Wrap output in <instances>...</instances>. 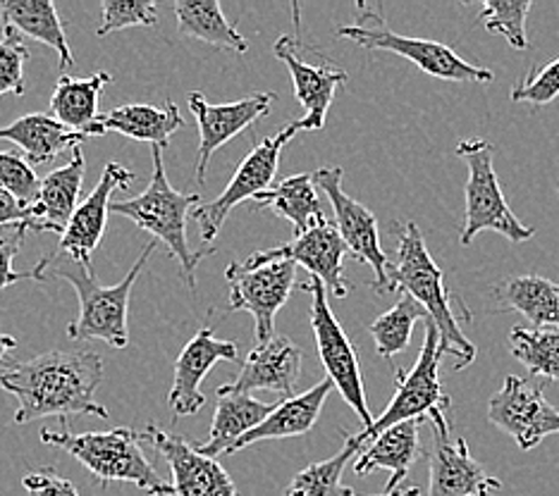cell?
<instances>
[{
	"instance_id": "6da1fadb",
	"label": "cell",
	"mask_w": 559,
	"mask_h": 496,
	"mask_svg": "<svg viewBox=\"0 0 559 496\" xmlns=\"http://www.w3.org/2000/svg\"><path fill=\"white\" fill-rule=\"evenodd\" d=\"M100 382L104 359L96 351H48L0 367V389L17 399V425L41 418L68 423L72 415L108 420V409L96 401Z\"/></svg>"
},
{
	"instance_id": "7a4b0ae2",
	"label": "cell",
	"mask_w": 559,
	"mask_h": 496,
	"mask_svg": "<svg viewBox=\"0 0 559 496\" xmlns=\"http://www.w3.org/2000/svg\"><path fill=\"white\" fill-rule=\"evenodd\" d=\"M158 249V241H151L144 246L142 256L136 258L132 270L127 273L122 282L116 287H100L96 275L92 273V265L78 263L66 256H46L41 261L44 275L60 277L74 287L80 297V315L78 320L70 323L68 337L72 341H106L112 349H124L130 343V327H127V311H130V294L136 285L139 275H142L146 261L154 256Z\"/></svg>"
},
{
	"instance_id": "3957f363",
	"label": "cell",
	"mask_w": 559,
	"mask_h": 496,
	"mask_svg": "<svg viewBox=\"0 0 559 496\" xmlns=\"http://www.w3.org/2000/svg\"><path fill=\"white\" fill-rule=\"evenodd\" d=\"M390 279L392 289L409 294L428 311L430 323L440 332L444 355L456 359L454 371L472 365L476 359V343L462 332L460 320L452 313V297L444 287V275L430 256L416 222L397 225V265H392Z\"/></svg>"
},
{
	"instance_id": "277c9868",
	"label": "cell",
	"mask_w": 559,
	"mask_h": 496,
	"mask_svg": "<svg viewBox=\"0 0 559 496\" xmlns=\"http://www.w3.org/2000/svg\"><path fill=\"white\" fill-rule=\"evenodd\" d=\"M163 146H151V162H154V172H151V182L144 194L127 201H116L110 206L112 215H122V218L132 220L139 229H144L154 241L168 249L170 256L180 261L189 289H197V265L201 258H206L213 249L192 251L187 241V220L199 206V194H182L177 191L165 174L163 162Z\"/></svg>"
},
{
	"instance_id": "5b68a950",
	"label": "cell",
	"mask_w": 559,
	"mask_h": 496,
	"mask_svg": "<svg viewBox=\"0 0 559 496\" xmlns=\"http://www.w3.org/2000/svg\"><path fill=\"white\" fill-rule=\"evenodd\" d=\"M41 441L70 453L104 485L130 482L148 496H173V485L156 473L142 449V432H134L132 427L82 432V435L41 430Z\"/></svg>"
},
{
	"instance_id": "8992f818",
	"label": "cell",
	"mask_w": 559,
	"mask_h": 496,
	"mask_svg": "<svg viewBox=\"0 0 559 496\" xmlns=\"http://www.w3.org/2000/svg\"><path fill=\"white\" fill-rule=\"evenodd\" d=\"M456 156L466 162V218L462 225L460 244L468 246L480 232H498L514 244H524L533 239L536 229L521 225L507 203L502 186L495 172L492 156L495 146L486 138H466L456 144Z\"/></svg>"
},
{
	"instance_id": "52a82bcc",
	"label": "cell",
	"mask_w": 559,
	"mask_h": 496,
	"mask_svg": "<svg viewBox=\"0 0 559 496\" xmlns=\"http://www.w3.org/2000/svg\"><path fill=\"white\" fill-rule=\"evenodd\" d=\"M442 347H440V332L438 327L426 320V335L424 347L414 367L409 373L397 371V391L392 397L388 409L373 420V425L361 430L359 437L366 444L368 439H376L380 432L395 427L406 420H430V425L440 430H450V423L444 420V411L450 409L452 401L442 389L440 382V361H442Z\"/></svg>"
},
{
	"instance_id": "ba28073f",
	"label": "cell",
	"mask_w": 559,
	"mask_h": 496,
	"mask_svg": "<svg viewBox=\"0 0 559 496\" xmlns=\"http://www.w3.org/2000/svg\"><path fill=\"white\" fill-rule=\"evenodd\" d=\"M340 38L357 44L364 50H385L397 53L414 65L444 82H492V72L478 68L474 62H466L460 53H454L450 46L428 41V38H412L390 32L383 17L378 12L361 5V17L357 24L337 29Z\"/></svg>"
},
{
	"instance_id": "9c48e42d",
	"label": "cell",
	"mask_w": 559,
	"mask_h": 496,
	"mask_svg": "<svg viewBox=\"0 0 559 496\" xmlns=\"http://www.w3.org/2000/svg\"><path fill=\"white\" fill-rule=\"evenodd\" d=\"M225 279L230 282L227 313H251L257 323V341L273 339L275 315L297 287V263L287 258L265 261L257 251L245 263L227 265Z\"/></svg>"
},
{
	"instance_id": "30bf717a",
	"label": "cell",
	"mask_w": 559,
	"mask_h": 496,
	"mask_svg": "<svg viewBox=\"0 0 559 496\" xmlns=\"http://www.w3.org/2000/svg\"><path fill=\"white\" fill-rule=\"evenodd\" d=\"M311 294V327L316 335V347H319L321 365L325 367V377L333 382L335 389L342 394L352 411L359 415L364 430L373 425L371 409H368L366 401V389H364V375L359 365V355L354 343L349 341L345 327L340 325L335 313L330 311L328 303V291L319 282V279L311 277L307 285L299 287Z\"/></svg>"
},
{
	"instance_id": "8fae6325",
	"label": "cell",
	"mask_w": 559,
	"mask_h": 496,
	"mask_svg": "<svg viewBox=\"0 0 559 496\" xmlns=\"http://www.w3.org/2000/svg\"><path fill=\"white\" fill-rule=\"evenodd\" d=\"M299 124L292 122L287 130L277 132L273 136H265L263 142L251 148L249 156L241 160L237 168L235 177L223 189V194L211 201V203H201V206L192 213V218L197 220L201 229V239L203 244H213L215 237L223 229L227 215L233 213L235 206L245 203L247 198H257L261 191H269L273 186L280 156H283L285 146L299 134Z\"/></svg>"
},
{
	"instance_id": "7c38bea8",
	"label": "cell",
	"mask_w": 559,
	"mask_h": 496,
	"mask_svg": "<svg viewBox=\"0 0 559 496\" xmlns=\"http://www.w3.org/2000/svg\"><path fill=\"white\" fill-rule=\"evenodd\" d=\"M342 177H345L342 168H321L313 172V182L319 186V191H325L335 215L333 222L352 256L366 263L373 270L376 279L371 287L376 294H392V291H395L390 279L392 263L388 261L383 246H380V229L376 215L342 189Z\"/></svg>"
},
{
	"instance_id": "4fadbf2b",
	"label": "cell",
	"mask_w": 559,
	"mask_h": 496,
	"mask_svg": "<svg viewBox=\"0 0 559 496\" xmlns=\"http://www.w3.org/2000/svg\"><path fill=\"white\" fill-rule=\"evenodd\" d=\"M488 420L504 435H510L521 451L559 435V411L545 397L540 385L510 375L502 389L488 401Z\"/></svg>"
},
{
	"instance_id": "5bb4252c",
	"label": "cell",
	"mask_w": 559,
	"mask_h": 496,
	"mask_svg": "<svg viewBox=\"0 0 559 496\" xmlns=\"http://www.w3.org/2000/svg\"><path fill=\"white\" fill-rule=\"evenodd\" d=\"M142 441L151 444L170 465L173 496H237V487L227 470L215 458L201 456L189 441L158 425H146Z\"/></svg>"
},
{
	"instance_id": "9a60e30c",
	"label": "cell",
	"mask_w": 559,
	"mask_h": 496,
	"mask_svg": "<svg viewBox=\"0 0 559 496\" xmlns=\"http://www.w3.org/2000/svg\"><path fill=\"white\" fill-rule=\"evenodd\" d=\"M275 100L273 92H257L245 98L235 100V104H221L213 106L203 98L201 92L187 94L189 110H192L194 120L199 124V160H197V182H206L209 162L215 150L223 144L233 142L251 124H257L261 118L271 112V106Z\"/></svg>"
},
{
	"instance_id": "2e32d148",
	"label": "cell",
	"mask_w": 559,
	"mask_h": 496,
	"mask_svg": "<svg viewBox=\"0 0 559 496\" xmlns=\"http://www.w3.org/2000/svg\"><path fill=\"white\" fill-rule=\"evenodd\" d=\"M301 44L292 36H280L273 46L277 60H283L292 82H295V96L304 108V118L297 120L301 132H321L328 120V110L333 106L340 86L347 84V72L337 68L330 58H321L319 65H311L301 58Z\"/></svg>"
},
{
	"instance_id": "e0dca14e",
	"label": "cell",
	"mask_w": 559,
	"mask_h": 496,
	"mask_svg": "<svg viewBox=\"0 0 559 496\" xmlns=\"http://www.w3.org/2000/svg\"><path fill=\"white\" fill-rule=\"evenodd\" d=\"M132 182H136V174L132 170H127L120 162H108L92 194L80 203L78 213L72 215V222L66 229V234L60 237L53 256H66L92 265L94 251L98 249L108 227L112 194L127 189Z\"/></svg>"
},
{
	"instance_id": "ac0fdd59",
	"label": "cell",
	"mask_w": 559,
	"mask_h": 496,
	"mask_svg": "<svg viewBox=\"0 0 559 496\" xmlns=\"http://www.w3.org/2000/svg\"><path fill=\"white\" fill-rule=\"evenodd\" d=\"M239 349L237 341L215 339L213 325H203L199 332L189 339L182 353L177 355L173 365V387L168 391V406L175 418L197 415L206 397L201 391V382L206 377L215 363L237 361Z\"/></svg>"
},
{
	"instance_id": "d6986e66",
	"label": "cell",
	"mask_w": 559,
	"mask_h": 496,
	"mask_svg": "<svg viewBox=\"0 0 559 496\" xmlns=\"http://www.w3.org/2000/svg\"><path fill=\"white\" fill-rule=\"evenodd\" d=\"M347 244L342 241L337 227L333 220H325L323 225L309 229L283 246H275L269 251H259L261 258L277 261L287 258L297 265H304L311 273V277L319 279L325 287L330 297L345 299L349 294V282L345 279V256Z\"/></svg>"
},
{
	"instance_id": "ffe728a7",
	"label": "cell",
	"mask_w": 559,
	"mask_h": 496,
	"mask_svg": "<svg viewBox=\"0 0 559 496\" xmlns=\"http://www.w3.org/2000/svg\"><path fill=\"white\" fill-rule=\"evenodd\" d=\"M502 482L486 473L468 451L466 439H450V430L433 427L430 482L426 496H490Z\"/></svg>"
},
{
	"instance_id": "44dd1931",
	"label": "cell",
	"mask_w": 559,
	"mask_h": 496,
	"mask_svg": "<svg viewBox=\"0 0 559 496\" xmlns=\"http://www.w3.org/2000/svg\"><path fill=\"white\" fill-rule=\"evenodd\" d=\"M304 353L295 341L283 335H275L265 343H257L241 371L233 382H227L218 394H251V391H275L285 399L297 397L295 387L301 373Z\"/></svg>"
},
{
	"instance_id": "7402d4cb",
	"label": "cell",
	"mask_w": 559,
	"mask_h": 496,
	"mask_svg": "<svg viewBox=\"0 0 559 496\" xmlns=\"http://www.w3.org/2000/svg\"><path fill=\"white\" fill-rule=\"evenodd\" d=\"M84 153L82 148L72 150V158L62 168L48 172L41 180L39 198L29 206V218L24 222V232H58L66 234L78 213V201L84 182Z\"/></svg>"
},
{
	"instance_id": "603a6c76",
	"label": "cell",
	"mask_w": 559,
	"mask_h": 496,
	"mask_svg": "<svg viewBox=\"0 0 559 496\" xmlns=\"http://www.w3.org/2000/svg\"><path fill=\"white\" fill-rule=\"evenodd\" d=\"M185 126V118L175 100H165L163 108L146 104H130L100 114L94 124L92 136L122 134L134 142H146L151 146H168L170 136Z\"/></svg>"
},
{
	"instance_id": "cb8c5ba5",
	"label": "cell",
	"mask_w": 559,
	"mask_h": 496,
	"mask_svg": "<svg viewBox=\"0 0 559 496\" xmlns=\"http://www.w3.org/2000/svg\"><path fill=\"white\" fill-rule=\"evenodd\" d=\"M333 389L335 385L325 377L309 391L280 401L271 411V415L265 418L259 427H253L249 435L241 437L235 447L227 451V456L239 453L241 449L251 447V444H259L265 439H287V437L307 435V432H311V427L316 425V420H319L330 391Z\"/></svg>"
},
{
	"instance_id": "d4e9b609",
	"label": "cell",
	"mask_w": 559,
	"mask_h": 496,
	"mask_svg": "<svg viewBox=\"0 0 559 496\" xmlns=\"http://www.w3.org/2000/svg\"><path fill=\"white\" fill-rule=\"evenodd\" d=\"M421 423L424 420H406V423L380 432L368 444V449L354 458V473L364 477L378 468L390 470L385 492H397L406 475H409L412 465L416 463L418 453H421V441H418V427H421Z\"/></svg>"
},
{
	"instance_id": "484cf974",
	"label": "cell",
	"mask_w": 559,
	"mask_h": 496,
	"mask_svg": "<svg viewBox=\"0 0 559 496\" xmlns=\"http://www.w3.org/2000/svg\"><path fill=\"white\" fill-rule=\"evenodd\" d=\"M86 138L46 112H27L12 124L0 126V142L17 144L32 165L56 160L60 153L80 148Z\"/></svg>"
},
{
	"instance_id": "4316f807",
	"label": "cell",
	"mask_w": 559,
	"mask_h": 496,
	"mask_svg": "<svg viewBox=\"0 0 559 496\" xmlns=\"http://www.w3.org/2000/svg\"><path fill=\"white\" fill-rule=\"evenodd\" d=\"M273 409L275 406L253 399L251 394H218L211 432L206 441H194L197 451L209 458L227 453L241 437L249 435L253 427H259Z\"/></svg>"
},
{
	"instance_id": "83f0119b",
	"label": "cell",
	"mask_w": 559,
	"mask_h": 496,
	"mask_svg": "<svg viewBox=\"0 0 559 496\" xmlns=\"http://www.w3.org/2000/svg\"><path fill=\"white\" fill-rule=\"evenodd\" d=\"M257 208H269L277 218H285L295 227V237L309 232V229L323 225L328 218L319 198V186L313 182V174H292L273 184L269 191L253 198Z\"/></svg>"
},
{
	"instance_id": "f1b7e54d",
	"label": "cell",
	"mask_w": 559,
	"mask_h": 496,
	"mask_svg": "<svg viewBox=\"0 0 559 496\" xmlns=\"http://www.w3.org/2000/svg\"><path fill=\"white\" fill-rule=\"evenodd\" d=\"M492 297L504 311H516L536 327H559V282L540 275H516L495 285Z\"/></svg>"
},
{
	"instance_id": "f546056e",
	"label": "cell",
	"mask_w": 559,
	"mask_h": 496,
	"mask_svg": "<svg viewBox=\"0 0 559 496\" xmlns=\"http://www.w3.org/2000/svg\"><path fill=\"white\" fill-rule=\"evenodd\" d=\"M0 22H3V29H15L53 48L62 70L74 65L66 27L56 5L48 0H0Z\"/></svg>"
},
{
	"instance_id": "4dcf8cb0",
	"label": "cell",
	"mask_w": 559,
	"mask_h": 496,
	"mask_svg": "<svg viewBox=\"0 0 559 496\" xmlns=\"http://www.w3.org/2000/svg\"><path fill=\"white\" fill-rule=\"evenodd\" d=\"M112 82L108 72L88 74L84 80L62 74L56 82L53 96H50V114L72 132H80L92 138L94 124L100 118L98 96Z\"/></svg>"
},
{
	"instance_id": "1f68e13d",
	"label": "cell",
	"mask_w": 559,
	"mask_h": 496,
	"mask_svg": "<svg viewBox=\"0 0 559 496\" xmlns=\"http://www.w3.org/2000/svg\"><path fill=\"white\" fill-rule=\"evenodd\" d=\"M173 12L177 17V32H180V36L197 38V41L223 50H233L237 56H247V38L225 17L218 0H175Z\"/></svg>"
},
{
	"instance_id": "d6a6232c",
	"label": "cell",
	"mask_w": 559,
	"mask_h": 496,
	"mask_svg": "<svg viewBox=\"0 0 559 496\" xmlns=\"http://www.w3.org/2000/svg\"><path fill=\"white\" fill-rule=\"evenodd\" d=\"M418 320H430L428 311L421 303L414 301L409 294H402V299L392 305L388 313L368 325V332L373 335L376 351L380 359L392 361L397 353L409 349L414 325Z\"/></svg>"
},
{
	"instance_id": "836d02e7",
	"label": "cell",
	"mask_w": 559,
	"mask_h": 496,
	"mask_svg": "<svg viewBox=\"0 0 559 496\" xmlns=\"http://www.w3.org/2000/svg\"><path fill=\"white\" fill-rule=\"evenodd\" d=\"M510 351L531 375L559 385V327H514Z\"/></svg>"
},
{
	"instance_id": "e575fe53",
	"label": "cell",
	"mask_w": 559,
	"mask_h": 496,
	"mask_svg": "<svg viewBox=\"0 0 559 496\" xmlns=\"http://www.w3.org/2000/svg\"><path fill=\"white\" fill-rule=\"evenodd\" d=\"M347 441L333 458L311 463L295 475L285 489V496H340V477L345 473L349 458L359 456L364 441L359 435H345Z\"/></svg>"
},
{
	"instance_id": "d590c367",
	"label": "cell",
	"mask_w": 559,
	"mask_h": 496,
	"mask_svg": "<svg viewBox=\"0 0 559 496\" xmlns=\"http://www.w3.org/2000/svg\"><path fill=\"white\" fill-rule=\"evenodd\" d=\"M531 0H519V3H504V0H486L480 8V24L490 34H500L507 38L514 50L528 48L526 20L531 12Z\"/></svg>"
},
{
	"instance_id": "8d00e7d4",
	"label": "cell",
	"mask_w": 559,
	"mask_h": 496,
	"mask_svg": "<svg viewBox=\"0 0 559 496\" xmlns=\"http://www.w3.org/2000/svg\"><path fill=\"white\" fill-rule=\"evenodd\" d=\"M158 22V5L154 0H104L100 5V24L96 34L106 36L110 32L130 27H154Z\"/></svg>"
},
{
	"instance_id": "74e56055",
	"label": "cell",
	"mask_w": 559,
	"mask_h": 496,
	"mask_svg": "<svg viewBox=\"0 0 559 496\" xmlns=\"http://www.w3.org/2000/svg\"><path fill=\"white\" fill-rule=\"evenodd\" d=\"M0 186L29 208L39 198L41 180L36 177L32 162L17 150H0Z\"/></svg>"
},
{
	"instance_id": "f35d334b",
	"label": "cell",
	"mask_w": 559,
	"mask_h": 496,
	"mask_svg": "<svg viewBox=\"0 0 559 496\" xmlns=\"http://www.w3.org/2000/svg\"><path fill=\"white\" fill-rule=\"evenodd\" d=\"M32 58L29 48L24 46L22 34L15 29H3L0 38V96L15 94L22 96L24 88V65Z\"/></svg>"
},
{
	"instance_id": "ab89813d",
	"label": "cell",
	"mask_w": 559,
	"mask_h": 496,
	"mask_svg": "<svg viewBox=\"0 0 559 496\" xmlns=\"http://www.w3.org/2000/svg\"><path fill=\"white\" fill-rule=\"evenodd\" d=\"M557 96H559V58H555L543 68H533L510 94L514 104H531V106H548Z\"/></svg>"
},
{
	"instance_id": "60d3db41",
	"label": "cell",
	"mask_w": 559,
	"mask_h": 496,
	"mask_svg": "<svg viewBox=\"0 0 559 496\" xmlns=\"http://www.w3.org/2000/svg\"><path fill=\"white\" fill-rule=\"evenodd\" d=\"M22 241L24 234L15 232V237H0V294L12 285L24 282V279H36V282H46V275H44V265L39 263L36 267L27 273H17L12 263H15L17 253L22 249Z\"/></svg>"
},
{
	"instance_id": "b9f144b4",
	"label": "cell",
	"mask_w": 559,
	"mask_h": 496,
	"mask_svg": "<svg viewBox=\"0 0 559 496\" xmlns=\"http://www.w3.org/2000/svg\"><path fill=\"white\" fill-rule=\"evenodd\" d=\"M22 487L29 496H80L78 487L68 477L58 475L53 468H41L22 477Z\"/></svg>"
},
{
	"instance_id": "7bdbcfd3",
	"label": "cell",
	"mask_w": 559,
	"mask_h": 496,
	"mask_svg": "<svg viewBox=\"0 0 559 496\" xmlns=\"http://www.w3.org/2000/svg\"><path fill=\"white\" fill-rule=\"evenodd\" d=\"M29 218V208L20 203L8 189L0 186V227H10L24 234V222Z\"/></svg>"
},
{
	"instance_id": "ee69618b",
	"label": "cell",
	"mask_w": 559,
	"mask_h": 496,
	"mask_svg": "<svg viewBox=\"0 0 559 496\" xmlns=\"http://www.w3.org/2000/svg\"><path fill=\"white\" fill-rule=\"evenodd\" d=\"M340 496H359L352 487H342ZM371 496H421V489L418 487H406V489H397V492H383V494H371Z\"/></svg>"
},
{
	"instance_id": "f6af8a7d",
	"label": "cell",
	"mask_w": 559,
	"mask_h": 496,
	"mask_svg": "<svg viewBox=\"0 0 559 496\" xmlns=\"http://www.w3.org/2000/svg\"><path fill=\"white\" fill-rule=\"evenodd\" d=\"M17 347V339L15 337H10V335H3L0 332V363L5 361V355Z\"/></svg>"
}]
</instances>
